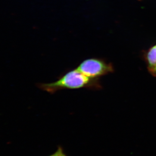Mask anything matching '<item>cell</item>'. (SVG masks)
Instances as JSON below:
<instances>
[{
	"mask_svg": "<svg viewBox=\"0 0 156 156\" xmlns=\"http://www.w3.org/2000/svg\"><path fill=\"white\" fill-rule=\"evenodd\" d=\"M40 87L48 93H53L63 89H95L100 88L101 86L98 79L89 78L76 69L67 72L54 83L40 84Z\"/></svg>",
	"mask_w": 156,
	"mask_h": 156,
	"instance_id": "1",
	"label": "cell"
},
{
	"mask_svg": "<svg viewBox=\"0 0 156 156\" xmlns=\"http://www.w3.org/2000/svg\"><path fill=\"white\" fill-rule=\"evenodd\" d=\"M77 69L92 79H98L100 77L110 73L114 70L112 64L98 58L86 59L80 64Z\"/></svg>",
	"mask_w": 156,
	"mask_h": 156,
	"instance_id": "2",
	"label": "cell"
},
{
	"mask_svg": "<svg viewBox=\"0 0 156 156\" xmlns=\"http://www.w3.org/2000/svg\"><path fill=\"white\" fill-rule=\"evenodd\" d=\"M147 68L150 74L156 67V44L150 48L143 55Z\"/></svg>",
	"mask_w": 156,
	"mask_h": 156,
	"instance_id": "3",
	"label": "cell"
},
{
	"mask_svg": "<svg viewBox=\"0 0 156 156\" xmlns=\"http://www.w3.org/2000/svg\"><path fill=\"white\" fill-rule=\"evenodd\" d=\"M50 156H66L65 155V154L63 152V150L61 147H58V150L56 151V152L53 154V155H52Z\"/></svg>",
	"mask_w": 156,
	"mask_h": 156,
	"instance_id": "4",
	"label": "cell"
},
{
	"mask_svg": "<svg viewBox=\"0 0 156 156\" xmlns=\"http://www.w3.org/2000/svg\"><path fill=\"white\" fill-rule=\"evenodd\" d=\"M151 74L153 76H156V67H155V69L154 70L153 72H152V73Z\"/></svg>",
	"mask_w": 156,
	"mask_h": 156,
	"instance_id": "5",
	"label": "cell"
},
{
	"mask_svg": "<svg viewBox=\"0 0 156 156\" xmlns=\"http://www.w3.org/2000/svg\"><path fill=\"white\" fill-rule=\"evenodd\" d=\"M138 1H141V0H138Z\"/></svg>",
	"mask_w": 156,
	"mask_h": 156,
	"instance_id": "6",
	"label": "cell"
}]
</instances>
